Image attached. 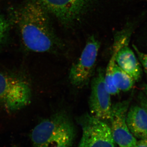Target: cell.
<instances>
[{
  "label": "cell",
  "instance_id": "cell-1",
  "mask_svg": "<svg viewBox=\"0 0 147 147\" xmlns=\"http://www.w3.org/2000/svg\"><path fill=\"white\" fill-rule=\"evenodd\" d=\"M49 13L34 0H26L11 10L10 21L24 47L36 53H59L64 47L54 30Z\"/></svg>",
  "mask_w": 147,
  "mask_h": 147
},
{
  "label": "cell",
  "instance_id": "cell-2",
  "mask_svg": "<svg viewBox=\"0 0 147 147\" xmlns=\"http://www.w3.org/2000/svg\"><path fill=\"white\" fill-rule=\"evenodd\" d=\"M73 122L65 113L59 112L41 121L31 134L34 147H69L75 137Z\"/></svg>",
  "mask_w": 147,
  "mask_h": 147
},
{
  "label": "cell",
  "instance_id": "cell-3",
  "mask_svg": "<svg viewBox=\"0 0 147 147\" xmlns=\"http://www.w3.org/2000/svg\"><path fill=\"white\" fill-rule=\"evenodd\" d=\"M31 98L30 85L25 75L0 71L1 108L8 113H14L28 105Z\"/></svg>",
  "mask_w": 147,
  "mask_h": 147
},
{
  "label": "cell",
  "instance_id": "cell-4",
  "mask_svg": "<svg viewBox=\"0 0 147 147\" xmlns=\"http://www.w3.org/2000/svg\"><path fill=\"white\" fill-rule=\"evenodd\" d=\"M65 26H71L89 10L96 0H34Z\"/></svg>",
  "mask_w": 147,
  "mask_h": 147
},
{
  "label": "cell",
  "instance_id": "cell-5",
  "mask_svg": "<svg viewBox=\"0 0 147 147\" xmlns=\"http://www.w3.org/2000/svg\"><path fill=\"white\" fill-rule=\"evenodd\" d=\"M100 47V42L96 37L89 38L82 54L69 71V78L73 86L82 88L88 84L94 73Z\"/></svg>",
  "mask_w": 147,
  "mask_h": 147
},
{
  "label": "cell",
  "instance_id": "cell-6",
  "mask_svg": "<svg viewBox=\"0 0 147 147\" xmlns=\"http://www.w3.org/2000/svg\"><path fill=\"white\" fill-rule=\"evenodd\" d=\"M77 121L82 129L79 147H116L111 129L104 121L87 113Z\"/></svg>",
  "mask_w": 147,
  "mask_h": 147
},
{
  "label": "cell",
  "instance_id": "cell-7",
  "mask_svg": "<svg viewBox=\"0 0 147 147\" xmlns=\"http://www.w3.org/2000/svg\"><path fill=\"white\" fill-rule=\"evenodd\" d=\"M131 34V27H127L115 35L113 54L116 64L138 81L142 76V69L136 55L128 46Z\"/></svg>",
  "mask_w": 147,
  "mask_h": 147
},
{
  "label": "cell",
  "instance_id": "cell-8",
  "mask_svg": "<svg viewBox=\"0 0 147 147\" xmlns=\"http://www.w3.org/2000/svg\"><path fill=\"white\" fill-rule=\"evenodd\" d=\"M104 78V70L99 69L92 79L89 106L93 117L102 121H110L112 107L111 94L105 87Z\"/></svg>",
  "mask_w": 147,
  "mask_h": 147
},
{
  "label": "cell",
  "instance_id": "cell-9",
  "mask_svg": "<svg viewBox=\"0 0 147 147\" xmlns=\"http://www.w3.org/2000/svg\"><path fill=\"white\" fill-rule=\"evenodd\" d=\"M128 106L127 100L117 102L112 105L110 127L114 141L119 147H135L137 142L126 123Z\"/></svg>",
  "mask_w": 147,
  "mask_h": 147
},
{
  "label": "cell",
  "instance_id": "cell-10",
  "mask_svg": "<svg viewBox=\"0 0 147 147\" xmlns=\"http://www.w3.org/2000/svg\"><path fill=\"white\" fill-rule=\"evenodd\" d=\"M126 121L135 138L140 139L147 137V113L143 107L131 106L127 113Z\"/></svg>",
  "mask_w": 147,
  "mask_h": 147
},
{
  "label": "cell",
  "instance_id": "cell-11",
  "mask_svg": "<svg viewBox=\"0 0 147 147\" xmlns=\"http://www.w3.org/2000/svg\"><path fill=\"white\" fill-rule=\"evenodd\" d=\"M113 81L114 85L119 91L129 90L133 87L135 80L124 71L115 63L113 69Z\"/></svg>",
  "mask_w": 147,
  "mask_h": 147
},
{
  "label": "cell",
  "instance_id": "cell-12",
  "mask_svg": "<svg viewBox=\"0 0 147 147\" xmlns=\"http://www.w3.org/2000/svg\"><path fill=\"white\" fill-rule=\"evenodd\" d=\"M11 25L10 20L0 13V50L7 42Z\"/></svg>",
  "mask_w": 147,
  "mask_h": 147
},
{
  "label": "cell",
  "instance_id": "cell-13",
  "mask_svg": "<svg viewBox=\"0 0 147 147\" xmlns=\"http://www.w3.org/2000/svg\"><path fill=\"white\" fill-rule=\"evenodd\" d=\"M137 55L139 61L140 62L147 75V54L141 52L135 45H132Z\"/></svg>",
  "mask_w": 147,
  "mask_h": 147
},
{
  "label": "cell",
  "instance_id": "cell-14",
  "mask_svg": "<svg viewBox=\"0 0 147 147\" xmlns=\"http://www.w3.org/2000/svg\"><path fill=\"white\" fill-rule=\"evenodd\" d=\"M135 147H147V137L137 141Z\"/></svg>",
  "mask_w": 147,
  "mask_h": 147
},
{
  "label": "cell",
  "instance_id": "cell-15",
  "mask_svg": "<svg viewBox=\"0 0 147 147\" xmlns=\"http://www.w3.org/2000/svg\"><path fill=\"white\" fill-rule=\"evenodd\" d=\"M141 105L142 107L144 108L147 113V100L145 98H142L141 100Z\"/></svg>",
  "mask_w": 147,
  "mask_h": 147
},
{
  "label": "cell",
  "instance_id": "cell-16",
  "mask_svg": "<svg viewBox=\"0 0 147 147\" xmlns=\"http://www.w3.org/2000/svg\"><path fill=\"white\" fill-rule=\"evenodd\" d=\"M145 92H146V94L147 96V85L146 86V87H145Z\"/></svg>",
  "mask_w": 147,
  "mask_h": 147
},
{
  "label": "cell",
  "instance_id": "cell-17",
  "mask_svg": "<svg viewBox=\"0 0 147 147\" xmlns=\"http://www.w3.org/2000/svg\"></svg>",
  "mask_w": 147,
  "mask_h": 147
},
{
  "label": "cell",
  "instance_id": "cell-18",
  "mask_svg": "<svg viewBox=\"0 0 147 147\" xmlns=\"http://www.w3.org/2000/svg\"></svg>",
  "mask_w": 147,
  "mask_h": 147
},
{
  "label": "cell",
  "instance_id": "cell-19",
  "mask_svg": "<svg viewBox=\"0 0 147 147\" xmlns=\"http://www.w3.org/2000/svg\"></svg>",
  "mask_w": 147,
  "mask_h": 147
}]
</instances>
